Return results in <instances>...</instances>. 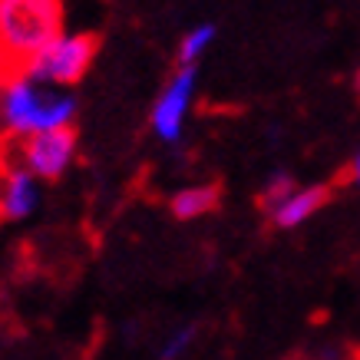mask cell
I'll list each match as a JSON object with an SVG mask.
<instances>
[{
    "mask_svg": "<svg viewBox=\"0 0 360 360\" xmlns=\"http://www.w3.org/2000/svg\"><path fill=\"white\" fill-rule=\"evenodd\" d=\"M63 37V4L0 0V83L27 77L46 46Z\"/></svg>",
    "mask_w": 360,
    "mask_h": 360,
    "instance_id": "1",
    "label": "cell"
},
{
    "mask_svg": "<svg viewBox=\"0 0 360 360\" xmlns=\"http://www.w3.org/2000/svg\"><path fill=\"white\" fill-rule=\"evenodd\" d=\"M192 89H195V66H179V73L169 79V86H165V93L159 96V103H155V110H153V129L165 142L179 139L186 112H188Z\"/></svg>",
    "mask_w": 360,
    "mask_h": 360,
    "instance_id": "5",
    "label": "cell"
},
{
    "mask_svg": "<svg viewBox=\"0 0 360 360\" xmlns=\"http://www.w3.org/2000/svg\"><path fill=\"white\" fill-rule=\"evenodd\" d=\"M357 89H360V70H357Z\"/></svg>",
    "mask_w": 360,
    "mask_h": 360,
    "instance_id": "13",
    "label": "cell"
},
{
    "mask_svg": "<svg viewBox=\"0 0 360 360\" xmlns=\"http://www.w3.org/2000/svg\"><path fill=\"white\" fill-rule=\"evenodd\" d=\"M212 37H215V27H212V23H202V27H195L192 33H186V40L179 44V63L195 66V60L202 56V50L212 44Z\"/></svg>",
    "mask_w": 360,
    "mask_h": 360,
    "instance_id": "9",
    "label": "cell"
},
{
    "mask_svg": "<svg viewBox=\"0 0 360 360\" xmlns=\"http://www.w3.org/2000/svg\"><path fill=\"white\" fill-rule=\"evenodd\" d=\"M99 53L96 33H63L46 46L27 70V79L37 86H73L89 73Z\"/></svg>",
    "mask_w": 360,
    "mask_h": 360,
    "instance_id": "3",
    "label": "cell"
},
{
    "mask_svg": "<svg viewBox=\"0 0 360 360\" xmlns=\"http://www.w3.org/2000/svg\"><path fill=\"white\" fill-rule=\"evenodd\" d=\"M219 198H221V188L219 186H192V188H182L179 195H172V215L182 221H192V219H202L208 212L219 208Z\"/></svg>",
    "mask_w": 360,
    "mask_h": 360,
    "instance_id": "8",
    "label": "cell"
},
{
    "mask_svg": "<svg viewBox=\"0 0 360 360\" xmlns=\"http://www.w3.org/2000/svg\"><path fill=\"white\" fill-rule=\"evenodd\" d=\"M295 192H297L295 182H291L288 175H278V179H271V182H268V188H264L262 198H258V205H262L264 212H271V215H274V212H278L288 198L295 195Z\"/></svg>",
    "mask_w": 360,
    "mask_h": 360,
    "instance_id": "10",
    "label": "cell"
},
{
    "mask_svg": "<svg viewBox=\"0 0 360 360\" xmlns=\"http://www.w3.org/2000/svg\"><path fill=\"white\" fill-rule=\"evenodd\" d=\"M77 99L60 89H44L27 77L0 83V136L27 139L40 132H53L73 126Z\"/></svg>",
    "mask_w": 360,
    "mask_h": 360,
    "instance_id": "2",
    "label": "cell"
},
{
    "mask_svg": "<svg viewBox=\"0 0 360 360\" xmlns=\"http://www.w3.org/2000/svg\"><path fill=\"white\" fill-rule=\"evenodd\" d=\"M192 334H195L192 328L175 330L172 338L165 340V347H162V360H175V357H179V354H182V350H186L188 344H192Z\"/></svg>",
    "mask_w": 360,
    "mask_h": 360,
    "instance_id": "11",
    "label": "cell"
},
{
    "mask_svg": "<svg viewBox=\"0 0 360 360\" xmlns=\"http://www.w3.org/2000/svg\"><path fill=\"white\" fill-rule=\"evenodd\" d=\"M354 172H357V179H360V159H357V165H354Z\"/></svg>",
    "mask_w": 360,
    "mask_h": 360,
    "instance_id": "12",
    "label": "cell"
},
{
    "mask_svg": "<svg viewBox=\"0 0 360 360\" xmlns=\"http://www.w3.org/2000/svg\"><path fill=\"white\" fill-rule=\"evenodd\" d=\"M17 153H20V169H27L33 179L56 182L77 159V129L66 126V129L27 136V139H20Z\"/></svg>",
    "mask_w": 360,
    "mask_h": 360,
    "instance_id": "4",
    "label": "cell"
},
{
    "mask_svg": "<svg viewBox=\"0 0 360 360\" xmlns=\"http://www.w3.org/2000/svg\"><path fill=\"white\" fill-rule=\"evenodd\" d=\"M330 202V186H314V188H304V192H295L288 198L271 219L278 229H291L297 221H304L307 215H314L317 208H324Z\"/></svg>",
    "mask_w": 360,
    "mask_h": 360,
    "instance_id": "7",
    "label": "cell"
},
{
    "mask_svg": "<svg viewBox=\"0 0 360 360\" xmlns=\"http://www.w3.org/2000/svg\"><path fill=\"white\" fill-rule=\"evenodd\" d=\"M37 208V179L20 165H7L0 172V219H27Z\"/></svg>",
    "mask_w": 360,
    "mask_h": 360,
    "instance_id": "6",
    "label": "cell"
}]
</instances>
